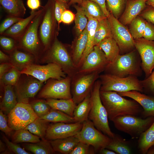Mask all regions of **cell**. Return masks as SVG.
<instances>
[{
	"mask_svg": "<svg viewBox=\"0 0 154 154\" xmlns=\"http://www.w3.org/2000/svg\"><path fill=\"white\" fill-rule=\"evenodd\" d=\"M100 95L108 118L112 121L120 116L141 115L143 111L142 107L136 101L126 99L116 92L100 91Z\"/></svg>",
	"mask_w": 154,
	"mask_h": 154,
	"instance_id": "1",
	"label": "cell"
},
{
	"mask_svg": "<svg viewBox=\"0 0 154 154\" xmlns=\"http://www.w3.org/2000/svg\"><path fill=\"white\" fill-rule=\"evenodd\" d=\"M43 54L40 59L42 63H52L58 65L67 76L72 78L77 74V68L71 56L65 46L56 37Z\"/></svg>",
	"mask_w": 154,
	"mask_h": 154,
	"instance_id": "2",
	"label": "cell"
},
{
	"mask_svg": "<svg viewBox=\"0 0 154 154\" xmlns=\"http://www.w3.org/2000/svg\"><path fill=\"white\" fill-rule=\"evenodd\" d=\"M101 83L100 80L95 82L90 93L91 108L88 119L93 123L98 129L111 138L114 135L109 124L106 109L102 104L100 95Z\"/></svg>",
	"mask_w": 154,
	"mask_h": 154,
	"instance_id": "3",
	"label": "cell"
},
{
	"mask_svg": "<svg viewBox=\"0 0 154 154\" xmlns=\"http://www.w3.org/2000/svg\"><path fill=\"white\" fill-rule=\"evenodd\" d=\"M141 59L138 58L134 51L119 55L107 66L104 70L106 73L120 77L129 76L137 77L142 74Z\"/></svg>",
	"mask_w": 154,
	"mask_h": 154,
	"instance_id": "4",
	"label": "cell"
},
{
	"mask_svg": "<svg viewBox=\"0 0 154 154\" xmlns=\"http://www.w3.org/2000/svg\"><path fill=\"white\" fill-rule=\"evenodd\" d=\"M43 14V8L30 23L24 33L16 41L18 47L33 55L37 60L42 53L38 30Z\"/></svg>",
	"mask_w": 154,
	"mask_h": 154,
	"instance_id": "5",
	"label": "cell"
},
{
	"mask_svg": "<svg viewBox=\"0 0 154 154\" xmlns=\"http://www.w3.org/2000/svg\"><path fill=\"white\" fill-rule=\"evenodd\" d=\"M99 78L101 83V91L119 92L136 90L143 92L141 80L135 76L120 77L105 73L100 75Z\"/></svg>",
	"mask_w": 154,
	"mask_h": 154,
	"instance_id": "6",
	"label": "cell"
},
{
	"mask_svg": "<svg viewBox=\"0 0 154 154\" xmlns=\"http://www.w3.org/2000/svg\"><path fill=\"white\" fill-rule=\"evenodd\" d=\"M112 121L118 130L128 134L132 138H138L153 123L154 116L143 118L138 116L125 115L117 117Z\"/></svg>",
	"mask_w": 154,
	"mask_h": 154,
	"instance_id": "7",
	"label": "cell"
},
{
	"mask_svg": "<svg viewBox=\"0 0 154 154\" xmlns=\"http://www.w3.org/2000/svg\"><path fill=\"white\" fill-rule=\"evenodd\" d=\"M55 0H48L43 7V14L38 30V35L42 46V53L46 50L52 44L54 34Z\"/></svg>",
	"mask_w": 154,
	"mask_h": 154,
	"instance_id": "8",
	"label": "cell"
},
{
	"mask_svg": "<svg viewBox=\"0 0 154 154\" xmlns=\"http://www.w3.org/2000/svg\"><path fill=\"white\" fill-rule=\"evenodd\" d=\"M75 136L79 141L92 146L95 152H99L106 148L111 138L98 129L89 119L83 123L81 130Z\"/></svg>",
	"mask_w": 154,
	"mask_h": 154,
	"instance_id": "9",
	"label": "cell"
},
{
	"mask_svg": "<svg viewBox=\"0 0 154 154\" xmlns=\"http://www.w3.org/2000/svg\"><path fill=\"white\" fill-rule=\"evenodd\" d=\"M72 78L67 76L58 80L51 78L37 95L38 98L68 99L72 98L71 90Z\"/></svg>",
	"mask_w": 154,
	"mask_h": 154,
	"instance_id": "10",
	"label": "cell"
},
{
	"mask_svg": "<svg viewBox=\"0 0 154 154\" xmlns=\"http://www.w3.org/2000/svg\"><path fill=\"white\" fill-rule=\"evenodd\" d=\"M99 73L95 72L84 74H76L72 78L71 86L72 99L78 104L90 94Z\"/></svg>",
	"mask_w": 154,
	"mask_h": 154,
	"instance_id": "11",
	"label": "cell"
},
{
	"mask_svg": "<svg viewBox=\"0 0 154 154\" xmlns=\"http://www.w3.org/2000/svg\"><path fill=\"white\" fill-rule=\"evenodd\" d=\"M37 117L29 103L18 102L7 115L8 123L16 131L25 128Z\"/></svg>",
	"mask_w": 154,
	"mask_h": 154,
	"instance_id": "12",
	"label": "cell"
},
{
	"mask_svg": "<svg viewBox=\"0 0 154 154\" xmlns=\"http://www.w3.org/2000/svg\"><path fill=\"white\" fill-rule=\"evenodd\" d=\"M21 72L31 76L43 83L50 79L60 80L67 76L60 66L52 63L43 65L33 64L23 69Z\"/></svg>",
	"mask_w": 154,
	"mask_h": 154,
	"instance_id": "13",
	"label": "cell"
},
{
	"mask_svg": "<svg viewBox=\"0 0 154 154\" xmlns=\"http://www.w3.org/2000/svg\"><path fill=\"white\" fill-rule=\"evenodd\" d=\"M43 82L33 76L21 74L16 85L15 86L18 102L29 103L41 88Z\"/></svg>",
	"mask_w": 154,
	"mask_h": 154,
	"instance_id": "14",
	"label": "cell"
},
{
	"mask_svg": "<svg viewBox=\"0 0 154 154\" xmlns=\"http://www.w3.org/2000/svg\"><path fill=\"white\" fill-rule=\"evenodd\" d=\"M108 63L103 51L98 45H96L78 69L77 74H84L95 72L100 73L104 70Z\"/></svg>",
	"mask_w": 154,
	"mask_h": 154,
	"instance_id": "15",
	"label": "cell"
},
{
	"mask_svg": "<svg viewBox=\"0 0 154 154\" xmlns=\"http://www.w3.org/2000/svg\"><path fill=\"white\" fill-rule=\"evenodd\" d=\"M108 18L113 37L118 44L120 52L129 50L135 47L134 39L127 28L110 13Z\"/></svg>",
	"mask_w": 154,
	"mask_h": 154,
	"instance_id": "16",
	"label": "cell"
},
{
	"mask_svg": "<svg viewBox=\"0 0 154 154\" xmlns=\"http://www.w3.org/2000/svg\"><path fill=\"white\" fill-rule=\"evenodd\" d=\"M135 47L138 52L141 61V66L145 78L154 69V42L143 38L134 39Z\"/></svg>",
	"mask_w": 154,
	"mask_h": 154,
	"instance_id": "17",
	"label": "cell"
},
{
	"mask_svg": "<svg viewBox=\"0 0 154 154\" xmlns=\"http://www.w3.org/2000/svg\"><path fill=\"white\" fill-rule=\"evenodd\" d=\"M65 123H53L49 124L45 139L50 141L75 136L81 130L83 125V123L80 122Z\"/></svg>",
	"mask_w": 154,
	"mask_h": 154,
	"instance_id": "18",
	"label": "cell"
},
{
	"mask_svg": "<svg viewBox=\"0 0 154 154\" xmlns=\"http://www.w3.org/2000/svg\"><path fill=\"white\" fill-rule=\"evenodd\" d=\"M117 93L121 96L135 100L141 106L143 109L141 114V117L145 118L154 116V98L152 96L136 90Z\"/></svg>",
	"mask_w": 154,
	"mask_h": 154,
	"instance_id": "19",
	"label": "cell"
},
{
	"mask_svg": "<svg viewBox=\"0 0 154 154\" xmlns=\"http://www.w3.org/2000/svg\"><path fill=\"white\" fill-rule=\"evenodd\" d=\"M9 54L10 62L21 71L29 65L35 64L37 60L33 54L24 50H19L18 47Z\"/></svg>",
	"mask_w": 154,
	"mask_h": 154,
	"instance_id": "20",
	"label": "cell"
},
{
	"mask_svg": "<svg viewBox=\"0 0 154 154\" xmlns=\"http://www.w3.org/2000/svg\"><path fill=\"white\" fill-rule=\"evenodd\" d=\"M147 0H129L121 16V23L124 25L130 24L146 7Z\"/></svg>",
	"mask_w": 154,
	"mask_h": 154,
	"instance_id": "21",
	"label": "cell"
},
{
	"mask_svg": "<svg viewBox=\"0 0 154 154\" xmlns=\"http://www.w3.org/2000/svg\"><path fill=\"white\" fill-rule=\"evenodd\" d=\"M39 10L32 11L29 16L15 23L1 35L10 37L17 40L24 33L31 21L38 13Z\"/></svg>",
	"mask_w": 154,
	"mask_h": 154,
	"instance_id": "22",
	"label": "cell"
},
{
	"mask_svg": "<svg viewBox=\"0 0 154 154\" xmlns=\"http://www.w3.org/2000/svg\"><path fill=\"white\" fill-rule=\"evenodd\" d=\"M14 87L11 85L3 86L4 93L0 108L6 115H8L18 103Z\"/></svg>",
	"mask_w": 154,
	"mask_h": 154,
	"instance_id": "23",
	"label": "cell"
},
{
	"mask_svg": "<svg viewBox=\"0 0 154 154\" xmlns=\"http://www.w3.org/2000/svg\"><path fill=\"white\" fill-rule=\"evenodd\" d=\"M50 141L55 152L64 154H70L79 142L75 135Z\"/></svg>",
	"mask_w": 154,
	"mask_h": 154,
	"instance_id": "24",
	"label": "cell"
},
{
	"mask_svg": "<svg viewBox=\"0 0 154 154\" xmlns=\"http://www.w3.org/2000/svg\"><path fill=\"white\" fill-rule=\"evenodd\" d=\"M72 47V58L75 65L78 67L82 56L86 49L88 41L86 28L78 36Z\"/></svg>",
	"mask_w": 154,
	"mask_h": 154,
	"instance_id": "25",
	"label": "cell"
},
{
	"mask_svg": "<svg viewBox=\"0 0 154 154\" xmlns=\"http://www.w3.org/2000/svg\"><path fill=\"white\" fill-rule=\"evenodd\" d=\"M0 4L9 15L22 18L26 9L22 0H0Z\"/></svg>",
	"mask_w": 154,
	"mask_h": 154,
	"instance_id": "26",
	"label": "cell"
},
{
	"mask_svg": "<svg viewBox=\"0 0 154 154\" xmlns=\"http://www.w3.org/2000/svg\"><path fill=\"white\" fill-rule=\"evenodd\" d=\"M98 45L104 53L109 63L113 62L119 55L120 48L112 37L104 39Z\"/></svg>",
	"mask_w": 154,
	"mask_h": 154,
	"instance_id": "27",
	"label": "cell"
},
{
	"mask_svg": "<svg viewBox=\"0 0 154 154\" xmlns=\"http://www.w3.org/2000/svg\"><path fill=\"white\" fill-rule=\"evenodd\" d=\"M88 18L86 26L88 32V41L86 49L78 65V68L80 66L88 54L92 50L94 45V35L98 21L91 16L86 15Z\"/></svg>",
	"mask_w": 154,
	"mask_h": 154,
	"instance_id": "28",
	"label": "cell"
},
{
	"mask_svg": "<svg viewBox=\"0 0 154 154\" xmlns=\"http://www.w3.org/2000/svg\"><path fill=\"white\" fill-rule=\"evenodd\" d=\"M46 101L51 108L58 110L73 117L74 109L76 105L72 99H46Z\"/></svg>",
	"mask_w": 154,
	"mask_h": 154,
	"instance_id": "29",
	"label": "cell"
},
{
	"mask_svg": "<svg viewBox=\"0 0 154 154\" xmlns=\"http://www.w3.org/2000/svg\"><path fill=\"white\" fill-rule=\"evenodd\" d=\"M106 148L112 150L117 154H129L132 153L129 142L120 135L115 133Z\"/></svg>",
	"mask_w": 154,
	"mask_h": 154,
	"instance_id": "30",
	"label": "cell"
},
{
	"mask_svg": "<svg viewBox=\"0 0 154 154\" xmlns=\"http://www.w3.org/2000/svg\"><path fill=\"white\" fill-rule=\"evenodd\" d=\"M24 148L35 154H51L55 152L49 140L44 139L35 143H24Z\"/></svg>",
	"mask_w": 154,
	"mask_h": 154,
	"instance_id": "31",
	"label": "cell"
},
{
	"mask_svg": "<svg viewBox=\"0 0 154 154\" xmlns=\"http://www.w3.org/2000/svg\"><path fill=\"white\" fill-rule=\"evenodd\" d=\"M90 96V94L76 105L73 113L75 122L83 123L88 119L91 108Z\"/></svg>",
	"mask_w": 154,
	"mask_h": 154,
	"instance_id": "32",
	"label": "cell"
},
{
	"mask_svg": "<svg viewBox=\"0 0 154 154\" xmlns=\"http://www.w3.org/2000/svg\"><path fill=\"white\" fill-rule=\"evenodd\" d=\"M138 148L142 154H147L149 148L154 145V122L138 138Z\"/></svg>",
	"mask_w": 154,
	"mask_h": 154,
	"instance_id": "33",
	"label": "cell"
},
{
	"mask_svg": "<svg viewBox=\"0 0 154 154\" xmlns=\"http://www.w3.org/2000/svg\"><path fill=\"white\" fill-rule=\"evenodd\" d=\"M112 37L111 28L108 18L98 22L94 37V45H98L104 39Z\"/></svg>",
	"mask_w": 154,
	"mask_h": 154,
	"instance_id": "34",
	"label": "cell"
},
{
	"mask_svg": "<svg viewBox=\"0 0 154 154\" xmlns=\"http://www.w3.org/2000/svg\"><path fill=\"white\" fill-rule=\"evenodd\" d=\"M80 5L85 15L91 16L98 22L107 18L100 6L96 3L88 0H83Z\"/></svg>",
	"mask_w": 154,
	"mask_h": 154,
	"instance_id": "35",
	"label": "cell"
},
{
	"mask_svg": "<svg viewBox=\"0 0 154 154\" xmlns=\"http://www.w3.org/2000/svg\"><path fill=\"white\" fill-rule=\"evenodd\" d=\"M46 120L37 117L25 128L42 140L45 139V136L49 123Z\"/></svg>",
	"mask_w": 154,
	"mask_h": 154,
	"instance_id": "36",
	"label": "cell"
},
{
	"mask_svg": "<svg viewBox=\"0 0 154 154\" xmlns=\"http://www.w3.org/2000/svg\"><path fill=\"white\" fill-rule=\"evenodd\" d=\"M40 138L25 128L15 131L11 135L12 141L14 143H35L40 141Z\"/></svg>",
	"mask_w": 154,
	"mask_h": 154,
	"instance_id": "37",
	"label": "cell"
},
{
	"mask_svg": "<svg viewBox=\"0 0 154 154\" xmlns=\"http://www.w3.org/2000/svg\"><path fill=\"white\" fill-rule=\"evenodd\" d=\"M41 118L49 122H75L73 117L60 111L51 108L50 112Z\"/></svg>",
	"mask_w": 154,
	"mask_h": 154,
	"instance_id": "38",
	"label": "cell"
},
{
	"mask_svg": "<svg viewBox=\"0 0 154 154\" xmlns=\"http://www.w3.org/2000/svg\"><path fill=\"white\" fill-rule=\"evenodd\" d=\"M74 7L76 11L74 19L75 27L76 33L79 36L86 27L88 22L87 17L80 6L75 5Z\"/></svg>",
	"mask_w": 154,
	"mask_h": 154,
	"instance_id": "39",
	"label": "cell"
},
{
	"mask_svg": "<svg viewBox=\"0 0 154 154\" xmlns=\"http://www.w3.org/2000/svg\"><path fill=\"white\" fill-rule=\"evenodd\" d=\"M146 22L142 18L137 16L130 23L129 31L134 39L143 37Z\"/></svg>",
	"mask_w": 154,
	"mask_h": 154,
	"instance_id": "40",
	"label": "cell"
},
{
	"mask_svg": "<svg viewBox=\"0 0 154 154\" xmlns=\"http://www.w3.org/2000/svg\"><path fill=\"white\" fill-rule=\"evenodd\" d=\"M21 74V71L14 67L0 78V84L3 87L7 85L15 86L17 84Z\"/></svg>",
	"mask_w": 154,
	"mask_h": 154,
	"instance_id": "41",
	"label": "cell"
},
{
	"mask_svg": "<svg viewBox=\"0 0 154 154\" xmlns=\"http://www.w3.org/2000/svg\"><path fill=\"white\" fill-rule=\"evenodd\" d=\"M29 103L37 117L40 118L48 113L51 109L46 100L42 99L34 100Z\"/></svg>",
	"mask_w": 154,
	"mask_h": 154,
	"instance_id": "42",
	"label": "cell"
},
{
	"mask_svg": "<svg viewBox=\"0 0 154 154\" xmlns=\"http://www.w3.org/2000/svg\"><path fill=\"white\" fill-rule=\"evenodd\" d=\"M110 13L116 18L120 15L127 0H106Z\"/></svg>",
	"mask_w": 154,
	"mask_h": 154,
	"instance_id": "43",
	"label": "cell"
},
{
	"mask_svg": "<svg viewBox=\"0 0 154 154\" xmlns=\"http://www.w3.org/2000/svg\"><path fill=\"white\" fill-rule=\"evenodd\" d=\"M0 44L2 49L9 53L18 47L17 42L15 39L3 35L0 37Z\"/></svg>",
	"mask_w": 154,
	"mask_h": 154,
	"instance_id": "44",
	"label": "cell"
},
{
	"mask_svg": "<svg viewBox=\"0 0 154 154\" xmlns=\"http://www.w3.org/2000/svg\"><path fill=\"white\" fill-rule=\"evenodd\" d=\"M2 138L7 148L11 153L16 154H31L16 143L10 141L5 135H3Z\"/></svg>",
	"mask_w": 154,
	"mask_h": 154,
	"instance_id": "45",
	"label": "cell"
},
{
	"mask_svg": "<svg viewBox=\"0 0 154 154\" xmlns=\"http://www.w3.org/2000/svg\"><path fill=\"white\" fill-rule=\"evenodd\" d=\"M143 92L151 96H154V70L150 75L141 81Z\"/></svg>",
	"mask_w": 154,
	"mask_h": 154,
	"instance_id": "46",
	"label": "cell"
},
{
	"mask_svg": "<svg viewBox=\"0 0 154 154\" xmlns=\"http://www.w3.org/2000/svg\"><path fill=\"white\" fill-rule=\"evenodd\" d=\"M87 144L79 141L74 147L70 154H89L95 153L94 149Z\"/></svg>",
	"mask_w": 154,
	"mask_h": 154,
	"instance_id": "47",
	"label": "cell"
},
{
	"mask_svg": "<svg viewBox=\"0 0 154 154\" xmlns=\"http://www.w3.org/2000/svg\"><path fill=\"white\" fill-rule=\"evenodd\" d=\"M54 14L58 24V29L60 24L62 22L61 17L63 13L67 10V4L57 0H55Z\"/></svg>",
	"mask_w": 154,
	"mask_h": 154,
	"instance_id": "48",
	"label": "cell"
},
{
	"mask_svg": "<svg viewBox=\"0 0 154 154\" xmlns=\"http://www.w3.org/2000/svg\"><path fill=\"white\" fill-rule=\"evenodd\" d=\"M23 19L9 15L1 23L0 25V34L1 35L6 30L15 23Z\"/></svg>",
	"mask_w": 154,
	"mask_h": 154,
	"instance_id": "49",
	"label": "cell"
},
{
	"mask_svg": "<svg viewBox=\"0 0 154 154\" xmlns=\"http://www.w3.org/2000/svg\"><path fill=\"white\" fill-rule=\"evenodd\" d=\"M0 129L7 135H12L13 130L9 126L8 123L7 117L4 113L0 110Z\"/></svg>",
	"mask_w": 154,
	"mask_h": 154,
	"instance_id": "50",
	"label": "cell"
},
{
	"mask_svg": "<svg viewBox=\"0 0 154 154\" xmlns=\"http://www.w3.org/2000/svg\"><path fill=\"white\" fill-rule=\"evenodd\" d=\"M143 37L147 40H154V28L149 23L146 22V25L144 30Z\"/></svg>",
	"mask_w": 154,
	"mask_h": 154,
	"instance_id": "51",
	"label": "cell"
},
{
	"mask_svg": "<svg viewBox=\"0 0 154 154\" xmlns=\"http://www.w3.org/2000/svg\"><path fill=\"white\" fill-rule=\"evenodd\" d=\"M75 15L70 10H66L62 13L61 17V22L69 24L74 20Z\"/></svg>",
	"mask_w": 154,
	"mask_h": 154,
	"instance_id": "52",
	"label": "cell"
},
{
	"mask_svg": "<svg viewBox=\"0 0 154 154\" xmlns=\"http://www.w3.org/2000/svg\"><path fill=\"white\" fill-rule=\"evenodd\" d=\"M141 16L148 21L154 24V9H149L144 11Z\"/></svg>",
	"mask_w": 154,
	"mask_h": 154,
	"instance_id": "53",
	"label": "cell"
},
{
	"mask_svg": "<svg viewBox=\"0 0 154 154\" xmlns=\"http://www.w3.org/2000/svg\"><path fill=\"white\" fill-rule=\"evenodd\" d=\"M14 67H15L11 62H7L0 63V78L5 73Z\"/></svg>",
	"mask_w": 154,
	"mask_h": 154,
	"instance_id": "54",
	"label": "cell"
},
{
	"mask_svg": "<svg viewBox=\"0 0 154 154\" xmlns=\"http://www.w3.org/2000/svg\"><path fill=\"white\" fill-rule=\"evenodd\" d=\"M96 3L98 4L102 9L105 15L108 18L109 16L110 12L108 11L106 8V0H88Z\"/></svg>",
	"mask_w": 154,
	"mask_h": 154,
	"instance_id": "55",
	"label": "cell"
},
{
	"mask_svg": "<svg viewBox=\"0 0 154 154\" xmlns=\"http://www.w3.org/2000/svg\"><path fill=\"white\" fill-rule=\"evenodd\" d=\"M27 5L32 11H34L40 6V0H27Z\"/></svg>",
	"mask_w": 154,
	"mask_h": 154,
	"instance_id": "56",
	"label": "cell"
},
{
	"mask_svg": "<svg viewBox=\"0 0 154 154\" xmlns=\"http://www.w3.org/2000/svg\"><path fill=\"white\" fill-rule=\"evenodd\" d=\"M0 63L4 62H10V58L9 55L5 54L1 50H0Z\"/></svg>",
	"mask_w": 154,
	"mask_h": 154,
	"instance_id": "57",
	"label": "cell"
},
{
	"mask_svg": "<svg viewBox=\"0 0 154 154\" xmlns=\"http://www.w3.org/2000/svg\"><path fill=\"white\" fill-rule=\"evenodd\" d=\"M4 143L0 140V154H9L11 153V152L7 149L6 148V147Z\"/></svg>",
	"mask_w": 154,
	"mask_h": 154,
	"instance_id": "58",
	"label": "cell"
},
{
	"mask_svg": "<svg viewBox=\"0 0 154 154\" xmlns=\"http://www.w3.org/2000/svg\"><path fill=\"white\" fill-rule=\"evenodd\" d=\"M100 154H116L117 153L115 152L105 148L103 149L100 151L99 152Z\"/></svg>",
	"mask_w": 154,
	"mask_h": 154,
	"instance_id": "59",
	"label": "cell"
},
{
	"mask_svg": "<svg viewBox=\"0 0 154 154\" xmlns=\"http://www.w3.org/2000/svg\"><path fill=\"white\" fill-rule=\"evenodd\" d=\"M147 154H154V145H152L149 148Z\"/></svg>",
	"mask_w": 154,
	"mask_h": 154,
	"instance_id": "60",
	"label": "cell"
},
{
	"mask_svg": "<svg viewBox=\"0 0 154 154\" xmlns=\"http://www.w3.org/2000/svg\"><path fill=\"white\" fill-rule=\"evenodd\" d=\"M83 0H71L69 3L70 4L77 3L80 5L82 3Z\"/></svg>",
	"mask_w": 154,
	"mask_h": 154,
	"instance_id": "61",
	"label": "cell"
},
{
	"mask_svg": "<svg viewBox=\"0 0 154 154\" xmlns=\"http://www.w3.org/2000/svg\"><path fill=\"white\" fill-rule=\"evenodd\" d=\"M61 2H62L67 4L68 3H69L71 0H57Z\"/></svg>",
	"mask_w": 154,
	"mask_h": 154,
	"instance_id": "62",
	"label": "cell"
},
{
	"mask_svg": "<svg viewBox=\"0 0 154 154\" xmlns=\"http://www.w3.org/2000/svg\"><path fill=\"white\" fill-rule=\"evenodd\" d=\"M146 3L147 4H149V5L153 7L154 8V2L152 3V2H147Z\"/></svg>",
	"mask_w": 154,
	"mask_h": 154,
	"instance_id": "63",
	"label": "cell"
},
{
	"mask_svg": "<svg viewBox=\"0 0 154 154\" xmlns=\"http://www.w3.org/2000/svg\"><path fill=\"white\" fill-rule=\"evenodd\" d=\"M147 2H150L154 3V0H147Z\"/></svg>",
	"mask_w": 154,
	"mask_h": 154,
	"instance_id": "64",
	"label": "cell"
}]
</instances>
